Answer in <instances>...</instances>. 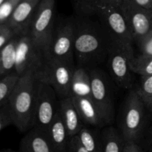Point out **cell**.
<instances>
[{"label": "cell", "mask_w": 152, "mask_h": 152, "mask_svg": "<svg viewBox=\"0 0 152 152\" xmlns=\"http://www.w3.org/2000/svg\"><path fill=\"white\" fill-rule=\"evenodd\" d=\"M130 68L134 74L141 77L152 75V56L140 53L137 56H132L129 61Z\"/></svg>", "instance_id": "obj_22"}, {"label": "cell", "mask_w": 152, "mask_h": 152, "mask_svg": "<svg viewBox=\"0 0 152 152\" xmlns=\"http://www.w3.org/2000/svg\"><path fill=\"white\" fill-rule=\"evenodd\" d=\"M145 151L142 142H137L133 140H126L123 152H143Z\"/></svg>", "instance_id": "obj_30"}, {"label": "cell", "mask_w": 152, "mask_h": 152, "mask_svg": "<svg viewBox=\"0 0 152 152\" xmlns=\"http://www.w3.org/2000/svg\"><path fill=\"white\" fill-rule=\"evenodd\" d=\"M134 56L133 49H130L113 38L108 48L107 65L110 74L118 87L129 89L133 86L134 77L129 61Z\"/></svg>", "instance_id": "obj_7"}, {"label": "cell", "mask_w": 152, "mask_h": 152, "mask_svg": "<svg viewBox=\"0 0 152 152\" xmlns=\"http://www.w3.org/2000/svg\"><path fill=\"white\" fill-rule=\"evenodd\" d=\"M19 77L16 72H13L0 79V108L7 102Z\"/></svg>", "instance_id": "obj_23"}, {"label": "cell", "mask_w": 152, "mask_h": 152, "mask_svg": "<svg viewBox=\"0 0 152 152\" xmlns=\"http://www.w3.org/2000/svg\"><path fill=\"white\" fill-rule=\"evenodd\" d=\"M74 103L83 120L88 126L96 129H102L107 126L100 111L91 97L88 96H71Z\"/></svg>", "instance_id": "obj_15"}, {"label": "cell", "mask_w": 152, "mask_h": 152, "mask_svg": "<svg viewBox=\"0 0 152 152\" xmlns=\"http://www.w3.org/2000/svg\"><path fill=\"white\" fill-rule=\"evenodd\" d=\"M149 112H150V113H151V115H152V108H151V111H149Z\"/></svg>", "instance_id": "obj_36"}, {"label": "cell", "mask_w": 152, "mask_h": 152, "mask_svg": "<svg viewBox=\"0 0 152 152\" xmlns=\"http://www.w3.org/2000/svg\"><path fill=\"white\" fill-rule=\"evenodd\" d=\"M20 152H55L47 131L37 127L28 130L19 144Z\"/></svg>", "instance_id": "obj_14"}, {"label": "cell", "mask_w": 152, "mask_h": 152, "mask_svg": "<svg viewBox=\"0 0 152 152\" xmlns=\"http://www.w3.org/2000/svg\"><path fill=\"white\" fill-rule=\"evenodd\" d=\"M59 112L69 137L77 134L85 125L71 96L59 98Z\"/></svg>", "instance_id": "obj_16"}, {"label": "cell", "mask_w": 152, "mask_h": 152, "mask_svg": "<svg viewBox=\"0 0 152 152\" xmlns=\"http://www.w3.org/2000/svg\"><path fill=\"white\" fill-rule=\"evenodd\" d=\"M41 0H22L6 25L13 31L16 36L28 32L39 3Z\"/></svg>", "instance_id": "obj_13"}, {"label": "cell", "mask_w": 152, "mask_h": 152, "mask_svg": "<svg viewBox=\"0 0 152 152\" xmlns=\"http://www.w3.org/2000/svg\"><path fill=\"white\" fill-rule=\"evenodd\" d=\"M46 58L74 62V19L68 17L54 25Z\"/></svg>", "instance_id": "obj_11"}, {"label": "cell", "mask_w": 152, "mask_h": 152, "mask_svg": "<svg viewBox=\"0 0 152 152\" xmlns=\"http://www.w3.org/2000/svg\"><path fill=\"white\" fill-rule=\"evenodd\" d=\"M59 98L50 85L37 79L32 127L47 131L59 111ZM31 127V128H32Z\"/></svg>", "instance_id": "obj_6"}, {"label": "cell", "mask_w": 152, "mask_h": 152, "mask_svg": "<svg viewBox=\"0 0 152 152\" xmlns=\"http://www.w3.org/2000/svg\"><path fill=\"white\" fill-rule=\"evenodd\" d=\"M147 110L150 111L152 108V75L148 77H141L139 86L135 89Z\"/></svg>", "instance_id": "obj_24"}, {"label": "cell", "mask_w": 152, "mask_h": 152, "mask_svg": "<svg viewBox=\"0 0 152 152\" xmlns=\"http://www.w3.org/2000/svg\"><path fill=\"white\" fill-rule=\"evenodd\" d=\"M77 134L88 152H102L100 132L96 129H91L85 124Z\"/></svg>", "instance_id": "obj_21"}, {"label": "cell", "mask_w": 152, "mask_h": 152, "mask_svg": "<svg viewBox=\"0 0 152 152\" xmlns=\"http://www.w3.org/2000/svg\"><path fill=\"white\" fill-rule=\"evenodd\" d=\"M91 83V98L100 111L107 125L114 120L115 109L111 83L106 74L98 67L89 69Z\"/></svg>", "instance_id": "obj_9"}, {"label": "cell", "mask_w": 152, "mask_h": 152, "mask_svg": "<svg viewBox=\"0 0 152 152\" xmlns=\"http://www.w3.org/2000/svg\"><path fill=\"white\" fill-rule=\"evenodd\" d=\"M71 96L91 97V83L89 69L76 65L71 85Z\"/></svg>", "instance_id": "obj_18"}, {"label": "cell", "mask_w": 152, "mask_h": 152, "mask_svg": "<svg viewBox=\"0 0 152 152\" xmlns=\"http://www.w3.org/2000/svg\"><path fill=\"white\" fill-rule=\"evenodd\" d=\"M18 36L10 39L0 50V79L15 72Z\"/></svg>", "instance_id": "obj_20"}, {"label": "cell", "mask_w": 152, "mask_h": 152, "mask_svg": "<svg viewBox=\"0 0 152 152\" xmlns=\"http://www.w3.org/2000/svg\"><path fill=\"white\" fill-rule=\"evenodd\" d=\"M151 10H152V9H151Z\"/></svg>", "instance_id": "obj_37"}, {"label": "cell", "mask_w": 152, "mask_h": 152, "mask_svg": "<svg viewBox=\"0 0 152 152\" xmlns=\"http://www.w3.org/2000/svg\"><path fill=\"white\" fill-rule=\"evenodd\" d=\"M14 36V33L6 24L0 25V50Z\"/></svg>", "instance_id": "obj_28"}, {"label": "cell", "mask_w": 152, "mask_h": 152, "mask_svg": "<svg viewBox=\"0 0 152 152\" xmlns=\"http://www.w3.org/2000/svg\"><path fill=\"white\" fill-rule=\"evenodd\" d=\"M36 72L34 70H30L19 77L7 102L12 124L21 132H28L32 127L37 81Z\"/></svg>", "instance_id": "obj_3"}, {"label": "cell", "mask_w": 152, "mask_h": 152, "mask_svg": "<svg viewBox=\"0 0 152 152\" xmlns=\"http://www.w3.org/2000/svg\"><path fill=\"white\" fill-rule=\"evenodd\" d=\"M22 0H5L0 5V25L5 24Z\"/></svg>", "instance_id": "obj_25"}, {"label": "cell", "mask_w": 152, "mask_h": 152, "mask_svg": "<svg viewBox=\"0 0 152 152\" xmlns=\"http://www.w3.org/2000/svg\"><path fill=\"white\" fill-rule=\"evenodd\" d=\"M67 152H88L77 134L68 138L67 142Z\"/></svg>", "instance_id": "obj_27"}, {"label": "cell", "mask_w": 152, "mask_h": 152, "mask_svg": "<svg viewBox=\"0 0 152 152\" xmlns=\"http://www.w3.org/2000/svg\"><path fill=\"white\" fill-rule=\"evenodd\" d=\"M145 104L135 90H131L122 107L120 132L126 140L142 142L145 126Z\"/></svg>", "instance_id": "obj_4"}, {"label": "cell", "mask_w": 152, "mask_h": 152, "mask_svg": "<svg viewBox=\"0 0 152 152\" xmlns=\"http://www.w3.org/2000/svg\"><path fill=\"white\" fill-rule=\"evenodd\" d=\"M102 152H123L126 140L114 126L107 125L100 132Z\"/></svg>", "instance_id": "obj_19"}, {"label": "cell", "mask_w": 152, "mask_h": 152, "mask_svg": "<svg viewBox=\"0 0 152 152\" xmlns=\"http://www.w3.org/2000/svg\"><path fill=\"white\" fill-rule=\"evenodd\" d=\"M150 137H151V142L152 143V126H151V129H150Z\"/></svg>", "instance_id": "obj_34"}, {"label": "cell", "mask_w": 152, "mask_h": 152, "mask_svg": "<svg viewBox=\"0 0 152 152\" xmlns=\"http://www.w3.org/2000/svg\"><path fill=\"white\" fill-rule=\"evenodd\" d=\"M140 50V53L152 56V30L143 37L135 42Z\"/></svg>", "instance_id": "obj_26"}, {"label": "cell", "mask_w": 152, "mask_h": 152, "mask_svg": "<svg viewBox=\"0 0 152 152\" xmlns=\"http://www.w3.org/2000/svg\"><path fill=\"white\" fill-rule=\"evenodd\" d=\"M12 124V119L7 103L0 108V132Z\"/></svg>", "instance_id": "obj_29"}, {"label": "cell", "mask_w": 152, "mask_h": 152, "mask_svg": "<svg viewBox=\"0 0 152 152\" xmlns=\"http://www.w3.org/2000/svg\"><path fill=\"white\" fill-rule=\"evenodd\" d=\"M132 1L144 8L148 10L152 9V0H132Z\"/></svg>", "instance_id": "obj_31"}, {"label": "cell", "mask_w": 152, "mask_h": 152, "mask_svg": "<svg viewBox=\"0 0 152 152\" xmlns=\"http://www.w3.org/2000/svg\"><path fill=\"white\" fill-rule=\"evenodd\" d=\"M4 1H5V0H0V5H1V4H2Z\"/></svg>", "instance_id": "obj_35"}, {"label": "cell", "mask_w": 152, "mask_h": 152, "mask_svg": "<svg viewBox=\"0 0 152 152\" xmlns=\"http://www.w3.org/2000/svg\"><path fill=\"white\" fill-rule=\"evenodd\" d=\"M56 0H41L30 25L28 33L47 56L55 25Z\"/></svg>", "instance_id": "obj_8"}, {"label": "cell", "mask_w": 152, "mask_h": 152, "mask_svg": "<svg viewBox=\"0 0 152 152\" xmlns=\"http://www.w3.org/2000/svg\"><path fill=\"white\" fill-rule=\"evenodd\" d=\"M105 1H109V2L112 3V4H116V5L120 7L121 4L123 3V0H105Z\"/></svg>", "instance_id": "obj_32"}, {"label": "cell", "mask_w": 152, "mask_h": 152, "mask_svg": "<svg viewBox=\"0 0 152 152\" xmlns=\"http://www.w3.org/2000/svg\"><path fill=\"white\" fill-rule=\"evenodd\" d=\"M120 7L132 36L134 42L151 31L150 10L138 5L132 0H123Z\"/></svg>", "instance_id": "obj_12"}, {"label": "cell", "mask_w": 152, "mask_h": 152, "mask_svg": "<svg viewBox=\"0 0 152 152\" xmlns=\"http://www.w3.org/2000/svg\"><path fill=\"white\" fill-rule=\"evenodd\" d=\"M48 134L55 152H67L69 135L59 111L48 129Z\"/></svg>", "instance_id": "obj_17"}, {"label": "cell", "mask_w": 152, "mask_h": 152, "mask_svg": "<svg viewBox=\"0 0 152 152\" xmlns=\"http://www.w3.org/2000/svg\"><path fill=\"white\" fill-rule=\"evenodd\" d=\"M76 64L74 61L46 58L42 68L36 72L37 79L50 85L59 98L71 96V85Z\"/></svg>", "instance_id": "obj_5"}, {"label": "cell", "mask_w": 152, "mask_h": 152, "mask_svg": "<svg viewBox=\"0 0 152 152\" xmlns=\"http://www.w3.org/2000/svg\"><path fill=\"white\" fill-rule=\"evenodd\" d=\"M46 56L42 49L34 41L29 33L18 36L16 48L15 72L22 76L28 71L37 72L42 68Z\"/></svg>", "instance_id": "obj_10"}, {"label": "cell", "mask_w": 152, "mask_h": 152, "mask_svg": "<svg viewBox=\"0 0 152 152\" xmlns=\"http://www.w3.org/2000/svg\"><path fill=\"white\" fill-rule=\"evenodd\" d=\"M74 19L76 65L88 69L98 67L107 60L110 42L114 37L92 17L77 13Z\"/></svg>", "instance_id": "obj_1"}, {"label": "cell", "mask_w": 152, "mask_h": 152, "mask_svg": "<svg viewBox=\"0 0 152 152\" xmlns=\"http://www.w3.org/2000/svg\"><path fill=\"white\" fill-rule=\"evenodd\" d=\"M73 5L77 14L94 17L116 39L134 50L133 38L119 6L105 0H74Z\"/></svg>", "instance_id": "obj_2"}, {"label": "cell", "mask_w": 152, "mask_h": 152, "mask_svg": "<svg viewBox=\"0 0 152 152\" xmlns=\"http://www.w3.org/2000/svg\"><path fill=\"white\" fill-rule=\"evenodd\" d=\"M150 18H151V28H152V10H150Z\"/></svg>", "instance_id": "obj_33"}]
</instances>
